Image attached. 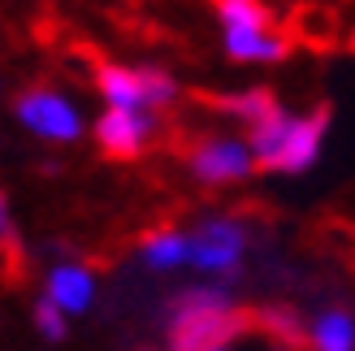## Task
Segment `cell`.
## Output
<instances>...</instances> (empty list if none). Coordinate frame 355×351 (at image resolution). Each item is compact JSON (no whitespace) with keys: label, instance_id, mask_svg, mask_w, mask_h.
Returning a JSON list of instances; mask_svg holds the SVG:
<instances>
[{"label":"cell","instance_id":"obj_8","mask_svg":"<svg viewBox=\"0 0 355 351\" xmlns=\"http://www.w3.org/2000/svg\"><path fill=\"white\" fill-rule=\"evenodd\" d=\"M44 295L65 312V317H78V312H87L96 304V273L87 265H74V260H61V265L48 269Z\"/></svg>","mask_w":355,"mask_h":351},{"label":"cell","instance_id":"obj_4","mask_svg":"<svg viewBox=\"0 0 355 351\" xmlns=\"http://www.w3.org/2000/svg\"><path fill=\"white\" fill-rule=\"evenodd\" d=\"M247 252V225L234 217H208L195 234H187V265L208 277H234Z\"/></svg>","mask_w":355,"mask_h":351},{"label":"cell","instance_id":"obj_13","mask_svg":"<svg viewBox=\"0 0 355 351\" xmlns=\"http://www.w3.org/2000/svg\"><path fill=\"white\" fill-rule=\"evenodd\" d=\"M273 104H277V100L264 92V87H247V92L225 96V100H221V109H225V113H234V117H243V121H256L260 113H269Z\"/></svg>","mask_w":355,"mask_h":351},{"label":"cell","instance_id":"obj_1","mask_svg":"<svg viewBox=\"0 0 355 351\" xmlns=\"http://www.w3.org/2000/svg\"><path fill=\"white\" fill-rule=\"evenodd\" d=\"M243 334V312L225 286H191L173 300L169 351H204L217 343H234Z\"/></svg>","mask_w":355,"mask_h":351},{"label":"cell","instance_id":"obj_9","mask_svg":"<svg viewBox=\"0 0 355 351\" xmlns=\"http://www.w3.org/2000/svg\"><path fill=\"white\" fill-rule=\"evenodd\" d=\"M225 31V52L234 61H247V65H273L291 52V44L269 26H221Z\"/></svg>","mask_w":355,"mask_h":351},{"label":"cell","instance_id":"obj_15","mask_svg":"<svg viewBox=\"0 0 355 351\" xmlns=\"http://www.w3.org/2000/svg\"><path fill=\"white\" fill-rule=\"evenodd\" d=\"M0 239L13 243V213H9V200H5V191H0Z\"/></svg>","mask_w":355,"mask_h":351},{"label":"cell","instance_id":"obj_7","mask_svg":"<svg viewBox=\"0 0 355 351\" xmlns=\"http://www.w3.org/2000/svg\"><path fill=\"white\" fill-rule=\"evenodd\" d=\"M152 113L144 109H117V104H109L100 117H96V144L104 156H113V161H135L139 152L148 148V139H152Z\"/></svg>","mask_w":355,"mask_h":351},{"label":"cell","instance_id":"obj_11","mask_svg":"<svg viewBox=\"0 0 355 351\" xmlns=\"http://www.w3.org/2000/svg\"><path fill=\"white\" fill-rule=\"evenodd\" d=\"M144 265L156 269V273H173L187 265V234L182 230H152L144 239Z\"/></svg>","mask_w":355,"mask_h":351},{"label":"cell","instance_id":"obj_17","mask_svg":"<svg viewBox=\"0 0 355 351\" xmlns=\"http://www.w3.org/2000/svg\"><path fill=\"white\" fill-rule=\"evenodd\" d=\"M269 351H291V347H282V343H277V347H269Z\"/></svg>","mask_w":355,"mask_h":351},{"label":"cell","instance_id":"obj_6","mask_svg":"<svg viewBox=\"0 0 355 351\" xmlns=\"http://www.w3.org/2000/svg\"><path fill=\"white\" fill-rule=\"evenodd\" d=\"M329 121H334V113L325 109V104L312 109L308 117H291L286 130H282V144L273 152L269 169H277V173H308L316 161H321V148L329 139Z\"/></svg>","mask_w":355,"mask_h":351},{"label":"cell","instance_id":"obj_5","mask_svg":"<svg viewBox=\"0 0 355 351\" xmlns=\"http://www.w3.org/2000/svg\"><path fill=\"white\" fill-rule=\"evenodd\" d=\"M252 169H256V156L243 135H212V139H200L191 152V173L204 187H234L243 178H252Z\"/></svg>","mask_w":355,"mask_h":351},{"label":"cell","instance_id":"obj_16","mask_svg":"<svg viewBox=\"0 0 355 351\" xmlns=\"http://www.w3.org/2000/svg\"><path fill=\"white\" fill-rule=\"evenodd\" d=\"M204 351H234V347H230V343H217V347H204Z\"/></svg>","mask_w":355,"mask_h":351},{"label":"cell","instance_id":"obj_12","mask_svg":"<svg viewBox=\"0 0 355 351\" xmlns=\"http://www.w3.org/2000/svg\"><path fill=\"white\" fill-rule=\"evenodd\" d=\"M221 26H269L273 13L260 5V0H217Z\"/></svg>","mask_w":355,"mask_h":351},{"label":"cell","instance_id":"obj_10","mask_svg":"<svg viewBox=\"0 0 355 351\" xmlns=\"http://www.w3.org/2000/svg\"><path fill=\"white\" fill-rule=\"evenodd\" d=\"M308 343L316 351H355V317L351 308H325L308 325Z\"/></svg>","mask_w":355,"mask_h":351},{"label":"cell","instance_id":"obj_14","mask_svg":"<svg viewBox=\"0 0 355 351\" xmlns=\"http://www.w3.org/2000/svg\"><path fill=\"white\" fill-rule=\"evenodd\" d=\"M31 317H35V329H40V339H44V343H65V334H69V317L48 300V295H44L40 304H35Z\"/></svg>","mask_w":355,"mask_h":351},{"label":"cell","instance_id":"obj_2","mask_svg":"<svg viewBox=\"0 0 355 351\" xmlns=\"http://www.w3.org/2000/svg\"><path fill=\"white\" fill-rule=\"evenodd\" d=\"M100 96L117 104V109H144V113H156L165 104L178 100V83L165 69H152V65H104L100 69Z\"/></svg>","mask_w":355,"mask_h":351},{"label":"cell","instance_id":"obj_3","mask_svg":"<svg viewBox=\"0 0 355 351\" xmlns=\"http://www.w3.org/2000/svg\"><path fill=\"white\" fill-rule=\"evenodd\" d=\"M13 113L35 139H44V144H78L83 130H87L78 104L61 92H52V87H31V92H22L13 104Z\"/></svg>","mask_w":355,"mask_h":351}]
</instances>
